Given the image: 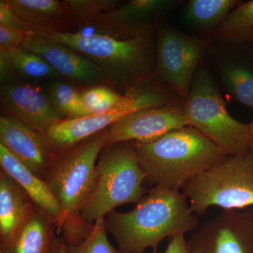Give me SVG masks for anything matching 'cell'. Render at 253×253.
Here are the masks:
<instances>
[{
	"label": "cell",
	"mask_w": 253,
	"mask_h": 253,
	"mask_svg": "<svg viewBox=\"0 0 253 253\" xmlns=\"http://www.w3.org/2000/svg\"><path fill=\"white\" fill-rule=\"evenodd\" d=\"M106 229L123 253H144L167 238L194 231L199 216L181 190L154 186L136 207L126 212L113 211L106 218Z\"/></svg>",
	"instance_id": "cell-1"
},
{
	"label": "cell",
	"mask_w": 253,
	"mask_h": 253,
	"mask_svg": "<svg viewBox=\"0 0 253 253\" xmlns=\"http://www.w3.org/2000/svg\"><path fill=\"white\" fill-rule=\"evenodd\" d=\"M130 143L151 185L181 190L184 183L229 157L193 126L174 129L151 142Z\"/></svg>",
	"instance_id": "cell-2"
},
{
	"label": "cell",
	"mask_w": 253,
	"mask_h": 253,
	"mask_svg": "<svg viewBox=\"0 0 253 253\" xmlns=\"http://www.w3.org/2000/svg\"><path fill=\"white\" fill-rule=\"evenodd\" d=\"M36 35L63 43L86 56L102 70L111 86L125 91L155 76L156 34L132 40L76 32L43 31Z\"/></svg>",
	"instance_id": "cell-3"
},
{
	"label": "cell",
	"mask_w": 253,
	"mask_h": 253,
	"mask_svg": "<svg viewBox=\"0 0 253 253\" xmlns=\"http://www.w3.org/2000/svg\"><path fill=\"white\" fill-rule=\"evenodd\" d=\"M184 104L188 125L229 156L253 149L249 124L240 122L228 112L222 93L205 59L196 70Z\"/></svg>",
	"instance_id": "cell-4"
},
{
	"label": "cell",
	"mask_w": 253,
	"mask_h": 253,
	"mask_svg": "<svg viewBox=\"0 0 253 253\" xmlns=\"http://www.w3.org/2000/svg\"><path fill=\"white\" fill-rule=\"evenodd\" d=\"M96 168V185L81 213L82 219L91 224L118 206L137 204L146 194L143 184L146 175L130 143L106 146Z\"/></svg>",
	"instance_id": "cell-5"
},
{
	"label": "cell",
	"mask_w": 253,
	"mask_h": 253,
	"mask_svg": "<svg viewBox=\"0 0 253 253\" xmlns=\"http://www.w3.org/2000/svg\"><path fill=\"white\" fill-rule=\"evenodd\" d=\"M197 216L211 208L240 210L253 207V149L230 156L181 186Z\"/></svg>",
	"instance_id": "cell-6"
},
{
	"label": "cell",
	"mask_w": 253,
	"mask_h": 253,
	"mask_svg": "<svg viewBox=\"0 0 253 253\" xmlns=\"http://www.w3.org/2000/svg\"><path fill=\"white\" fill-rule=\"evenodd\" d=\"M106 129L58 153L46 173L44 180L63 210V226L82 219V210L97 180L96 161L106 146Z\"/></svg>",
	"instance_id": "cell-7"
},
{
	"label": "cell",
	"mask_w": 253,
	"mask_h": 253,
	"mask_svg": "<svg viewBox=\"0 0 253 253\" xmlns=\"http://www.w3.org/2000/svg\"><path fill=\"white\" fill-rule=\"evenodd\" d=\"M122 101L107 112L58 121L44 136L56 152L71 149L84 139L108 129L132 113L184 101L156 76L125 91Z\"/></svg>",
	"instance_id": "cell-8"
},
{
	"label": "cell",
	"mask_w": 253,
	"mask_h": 253,
	"mask_svg": "<svg viewBox=\"0 0 253 253\" xmlns=\"http://www.w3.org/2000/svg\"><path fill=\"white\" fill-rule=\"evenodd\" d=\"M155 76L168 84L185 101L200 63L204 61L212 41L178 31L167 21L156 30Z\"/></svg>",
	"instance_id": "cell-9"
},
{
	"label": "cell",
	"mask_w": 253,
	"mask_h": 253,
	"mask_svg": "<svg viewBox=\"0 0 253 253\" xmlns=\"http://www.w3.org/2000/svg\"><path fill=\"white\" fill-rule=\"evenodd\" d=\"M183 2L181 0H131L80 27H85L89 35H105L119 40L152 36L158 25Z\"/></svg>",
	"instance_id": "cell-10"
},
{
	"label": "cell",
	"mask_w": 253,
	"mask_h": 253,
	"mask_svg": "<svg viewBox=\"0 0 253 253\" xmlns=\"http://www.w3.org/2000/svg\"><path fill=\"white\" fill-rule=\"evenodd\" d=\"M188 244L200 253H253V207L223 210L199 225Z\"/></svg>",
	"instance_id": "cell-11"
},
{
	"label": "cell",
	"mask_w": 253,
	"mask_h": 253,
	"mask_svg": "<svg viewBox=\"0 0 253 253\" xmlns=\"http://www.w3.org/2000/svg\"><path fill=\"white\" fill-rule=\"evenodd\" d=\"M205 61L226 101H237L253 110V45L212 42Z\"/></svg>",
	"instance_id": "cell-12"
},
{
	"label": "cell",
	"mask_w": 253,
	"mask_h": 253,
	"mask_svg": "<svg viewBox=\"0 0 253 253\" xmlns=\"http://www.w3.org/2000/svg\"><path fill=\"white\" fill-rule=\"evenodd\" d=\"M187 126L184 101L149 108L132 113L108 128L106 146L131 141L151 142Z\"/></svg>",
	"instance_id": "cell-13"
},
{
	"label": "cell",
	"mask_w": 253,
	"mask_h": 253,
	"mask_svg": "<svg viewBox=\"0 0 253 253\" xmlns=\"http://www.w3.org/2000/svg\"><path fill=\"white\" fill-rule=\"evenodd\" d=\"M21 47L41 56L61 79L79 87L111 85L106 75L96 63L59 42L31 35L26 36Z\"/></svg>",
	"instance_id": "cell-14"
},
{
	"label": "cell",
	"mask_w": 253,
	"mask_h": 253,
	"mask_svg": "<svg viewBox=\"0 0 253 253\" xmlns=\"http://www.w3.org/2000/svg\"><path fill=\"white\" fill-rule=\"evenodd\" d=\"M1 116H10L42 134L61 121L51 106L45 86L37 83L16 82L1 84Z\"/></svg>",
	"instance_id": "cell-15"
},
{
	"label": "cell",
	"mask_w": 253,
	"mask_h": 253,
	"mask_svg": "<svg viewBox=\"0 0 253 253\" xmlns=\"http://www.w3.org/2000/svg\"><path fill=\"white\" fill-rule=\"evenodd\" d=\"M0 145L44 179L58 155L44 134L10 116L0 117Z\"/></svg>",
	"instance_id": "cell-16"
},
{
	"label": "cell",
	"mask_w": 253,
	"mask_h": 253,
	"mask_svg": "<svg viewBox=\"0 0 253 253\" xmlns=\"http://www.w3.org/2000/svg\"><path fill=\"white\" fill-rule=\"evenodd\" d=\"M38 208L4 171L0 172V246L7 249Z\"/></svg>",
	"instance_id": "cell-17"
},
{
	"label": "cell",
	"mask_w": 253,
	"mask_h": 253,
	"mask_svg": "<svg viewBox=\"0 0 253 253\" xmlns=\"http://www.w3.org/2000/svg\"><path fill=\"white\" fill-rule=\"evenodd\" d=\"M1 169L21 186L31 197L38 209L47 214L61 229L64 214L61 206L45 180L37 175L9 151L0 145Z\"/></svg>",
	"instance_id": "cell-18"
},
{
	"label": "cell",
	"mask_w": 253,
	"mask_h": 253,
	"mask_svg": "<svg viewBox=\"0 0 253 253\" xmlns=\"http://www.w3.org/2000/svg\"><path fill=\"white\" fill-rule=\"evenodd\" d=\"M11 11L33 30L40 32H73L75 26L64 1L58 0H4Z\"/></svg>",
	"instance_id": "cell-19"
},
{
	"label": "cell",
	"mask_w": 253,
	"mask_h": 253,
	"mask_svg": "<svg viewBox=\"0 0 253 253\" xmlns=\"http://www.w3.org/2000/svg\"><path fill=\"white\" fill-rule=\"evenodd\" d=\"M61 79L51 66L38 56L23 47L0 49L1 84L16 82L36 83Z\"/></svg>",
	"instance_id": "cell-20"
},
{
	"label": "cell",
	"mask_w": 253,
	"mask_h": 253,
	"mask_svg": "<svg viewBox=\"0 0 253 253\" xmlns=\"http://www.w3.org/2000/svg\"><path fill=\"white\" fill-rule=\"evenodd\" d=\"M242 2L239 0H190L183 11L184 22L211 38L229 13Z\"/></svg>",
	"instance_id": "cell-21"
},
{
	"label": "cell",
	"mask_w": 253,
	"mask_h": 253,
	"mask_svg": "<svg viewBox=\"0 0 253 253\" xmlns=\"http://www.w3.org/2000/svg\"><path fill=\"white\" fill-rule=\"evenodd\" d=\"M57 227L55 221L38 209L4 253H48Z\"/></svg>",
	"instance_id": "cell-22"
},
{
	"label": "cell",
	"mask_w": 253,
	"mask_h": 253,
	"mask_svg": "<svg viewBox=\"0 0 253 253\" xmlns=\"http://www.w3.org/2000/svg\"><path fill=\"white\" fill-rule=\"evenodd\" d=\"M214 42L231 45L252 44L253 0L241 2L229 13L211 36Z\"/></svg>",
	"instance_id": "cell-23"
},
{
	"label": "cell",
	"mask_w": 253,
	"mask_h": 253,
	"mask_svg": "<svg viewBox=\"0 0 253 253\" xmlns=\"http://www.w3.org/2000/svg\"><path fill=\"white\" fill-rule=\"evenodd\" d=\"M123 97V94L106 84L84 88L81 91L77 106L68 119L87 117L107 112L120 104Z\"/></svg>",
	"instance_id": "cell-24"
},
{
	"label": "cell",
	"mask_w": 253,
	"mask_h": 253,
	"mask_svg": "<svg viewBox=\"0 0 253 253\" xmlns=\"http://www.w3.org/2000/svg\"><path fill=\"white\" fill-rule=\"evenodd\" d=\"M46 92L51 106L61 121L69 118L79 101L81 89L79 86L62 79L46 82Z\"/></svg>",
	"instance_id": "cell-25"
},
{
	"label": "cell",
	"mask_w": 253,
	"mask_h": 253,
	"mask_svg": "<svg viewBox=\"0 0 253 253\" xmlns=\"http://www.w3.org/2000/svg\"><path fill=\"white\" fill-rule=\"evenodd\" d=\"M65 5L76 28L123 4L119 0H65Z\"/></svg>",
	"instance_id": "cell-26"
},
{
	"label": "cell",
	"mask_w": 253,
	"mask_h": 253,
	"mask_svg": "<svg viewBox=\"0 0 253 253\" xmlns=\"http://www.w3.org/2000/svg\"><path fill=\"white\" fill-rule=\"evenodd\" d=\"M106 218L95 221L89 235L81 244L68 246V253H123L113 247L107 236Z\"/></svg>",
	"instance_id": "cell-27"
},
{
	"label": "cell",
	"mask_w": 253,
	"mask_h": 253,
	"mask_svg": "<svg viewBox=\"0 0 253 253\" xmlns=\"http://www.w3.org/2000/svg\"><path fill=\"white\" fill-rule=\"evenodd\" d=\"M0 25L17 30L27 36L33 35L31 26L15 14L4 0L0 1Z\"/></svg>",
	"instance_id": "cell-28"
},
{
	"label": "cell",
	"mask_w": 253,
	"mask_h": 253,
	"mask_svg": "<svg viewBox=\"0 0 253 253\" xmlns=\"http://www.w3.org/2000/svg\"><path fill=\"white\" fill-rule=\"evenodd\" d=\"M27 35L0 25V49H9L22 46Z\"/></svg>",
	"instance_id": "cell-29"
},
{
	"label": "cell",
	"mask_w": 253,
	"mask_h": 253,
	"mask_svg": "<svg viewBox=\"0 0 253 253\" xmlns=\"http://www.w3.org/2000/svg\"><path fill=\"white\" fill-rule=\"evenodd\" d=\"M152 253H158L153 251ZM162 253H191V250L183 234L176 235L169 238L167 248Z\"/></svg>",
	"instance_id": "cell-30"
},
{
	"label": "cell",
	"mask_w": 253,
	"mask_h": 253,
	"mask_svg": "<svg viewBox=\"0 0 253 253\" xmlns=\"http://www.w3.org/2000/svg\"><path fill=\"white\" fill-rule=\"evenodd\" d=\"M48 253H68L66 243L63 239L55 236Z\"/></svg>",
	"instance_id": "cell-31"
},
{
	"label": "cell",
	"mask_w": 253,
	"mask_h": 253,
	"mask_svg": "<svg viewBox=\"0 0 253 253\" xmlns=\"http://www.w3.org/2000/svg\"><path fill=\"white\" fill-rule=\"evenodd\" d=\"M250 134H251V139H252L253 146V119L252 121L249 124Z\"/></svg>",
	"instance_id": "cell-32"
},
{
	"label": "cell",
	"mask_w": 253,
	"mask_h": 253,
	"mask_svg": "<svg viewBox=\"0 0 253 253\" xmlns=\"http://www.w3.org/2000/svg\"><path fill=\"white\" fill-rule=\"evenodd\" d=\"M191 250V249H190ZM191 253H200L197 251H194V250H191Z\"/></svg>",
	"instance_id": "cell-33"
},
{
	"label": "cell",
	"mask_w": 253,
	"mask_h": 253,
	"mask_svg": "<svg viewBox=\"0 0 253 253\" xmlns=\"http://www.w3.org/2000/svg\"><path fill=\"white\" fill-rule=\"evenodd\" d=\"M0 253H2V252H1V251H0Z\"/></svg>",
	"instance_id": "cell-34"
},
{
	"label": "cell",
	"mask_w": 253,
	"mask_h": 253,
	"mask_svg": "<svg viewBox=\"0 0 253 253\" xmlns=\"http://www.w3.org/2000/svg\"></svg>",
	"instance_id": "cell-35"
},
{
	"label": "cell",
	"mask_w": 253,
	"mask_h": 253,
	"mask_svg": "<svg viewBox=\"0 0 253 253\" xmlns=\"http://www.w3.org/2000/svg\"></svg>",
	"instance_id": "cell-36"
}]
</instances>
